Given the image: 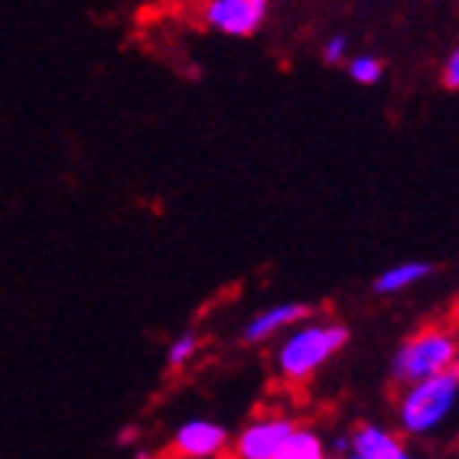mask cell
Returning a JSON list of instances; mask_svg holds the SVG:
<instances>
[{
  "label": "cell",
  "instance_id": "277c9868",
  "mask_svg": "<svg viewBox=\"0 0 459 459\" xmlns=\"http://www.w3.org/2000/svg\"><path fill=\"white\" fill-rule=\"evenodd\" d=\"M271 13V0H205V27L221 36H255Z\"/></svg>",
  "mask_w": 459,
  "mask_h": 459
},
{
  "label": "cell",
  "instance_id": "e0dca14e",
  "mask_svg": "<svg viewBox=\"0 0 459 459\" xmlns=\"http://www.w3.org/2000/svg\"><path fill=\"white\" fill-rule=\"evenodd\" d=\"M450 371H453V375H456V378H459V355H456V362H453V368H450Z\"/></svg>",
  "mask_w": 459,
  "mask_h": 459
},
{
  "label": "cell",
  "instance_id": "30bf717a",
  "mask_svg": "<svg viewBox=\"0 0 459 459\" xmlns=\"http://www.w3.org/2000/svg\"><path fill=\"white\" fill-rule=\"evenodd\" d=\"M271 459H323V440H319L316 430H307V427L297 424V430L281 443V450Z\"/></svg>",
  "mask_w": 459,
  "mask_h": 459
},
{
  "label": "cell",
  "instance_id": "ba28073f",
  "mask_svg": "<svg viewBox=\"0 0 459 459\" xmlns=\"http://www.w3.org/2000/svg\"><path fill=\"white\" fill-rule=\"evenodd\" d=\"M349 440H352V453H359L362 459H411L398 437L378 424H362Z\"/></svg>",
  "mask_w": 459,
  "mask_h": 459
},
{
  "label": "cell",
  "instance_id": "2e32d148",
  "mask_svg": "<svg viewBox=\"0 0 459 459\" xmlns=\"http://www.w3.org/2000/svg\"><path fill=\"white\" fill-rule=\"evenodd\" d=\"M134 459H160V456H153V453H137Z\"/></svg>",
  "mask_w": 459,
  "mask_h": 459
},
{
  "label": "cell",
  "instance_id": "9c48e42d",
  "mask_svg": "<svg viewBox=\"0 0 459 459\" xmlns=\"http://www.w3.org/2000/svg\"><path fill=\"white\" fill-rule=\"evenodd\" d=\"M433 274L430 261H401V264H391L388 271H381L378 281H375V290L378 293H404L417 283H424Z\"/></svg>",
  "mask_w": 459,
  "mask_h": 459
},
{
  "label": "cell",
  "instance_id": "6da1fadb",
  "mask_svg": "<svg viewBox=\"0 0 459 459\" xmlns=\"http://www.w3.org/2000/svg\"><path fill=\"white\" fill-rule=\"evenodd\" d=\"M345 342H349V329L342 323H297L277 345L274 365L281 378L300 385L313 378L333 355L342 352Z\"/></svg>",
  "mask_w": 459,
  "mask_h": 459
},
{
  "label": "cell",
  "instance_id": "8fae6325",
  "mask_svg": "<svg viewBox=\"0 0 459 459\" xmlns=\"http://www.w3.org/2000/svg\"><path fill=\"white\" fill-rule=\"evenodd\" d=\"M195 355H199V336H195V333H183V336H177L167 345V365L173 371L186 368Z\"/></svg>",
  "mask_w": 459,
  "mask_h": 459
},
{
  "label": "cell",
  "instance_id": "7c38bea8",
  "mask_svg": "<svg viewBox=\"0 0 459 459\" xmlns=\"http://www.w3.org/2000/svg\"><path fill=\"white\" fill-rule=\"evenodd\" d=\"M349 79L359 85H375L381 79V62L375 56H352L349 59Z\"/></svg>",
  "mask_w": 459,
  "mask_h": 459
},
{
  "label": "cell",
  "instance_id": "9a60e30c",
  "mask_svg": "<svg viewBox=\"0 0 459 459\" xmlns=\"http://www.w3.org/2000/svg\"><path fill=\"white\" fill-rule=\"evenodd\" d=\"M134 433H137V430H134V427H124V430L117 433V440H121V443H131V437H134Z\"/></svg>",
  "mask_w": 459,
  "mask_h": 459
},
{
  "label": "cell",
  "instance_id": "7a4b0ae2",
  "mask_svg": "<svg viewBox=\"0 0 459 459\" xmlns=\"http://www.w3.org/2000/svg\"><path fill=\"white\" fill-rule=\"evenodd\" d=\"M456 401H459V378L453 371H443V375H433V378L407 385L398 407L401 430L411 433V437H427V433H433L437 427L446 424V417L453 414Z\"/></svg>",
  "mask_w": 459,
  "mask_h": 459
},
{
  "label": "cell",
  "instance_id": "ac0fdd59",
  "mask_svg": "<svg viewBox=\"0 0 459 459\" xmlns=\"http://www.w3.org/2000/svg\"><path fill=\"white\" fill-rule=\"evenodd\" d=\"M342 459H362V456H359V453H345Z\"/></svg>",
  "mask_w": 459,
  "mask_h": 459
},
{
  "label": "cell",
  "instance_id": "8992f818",
  "mask_svg": "<svg viewBox=\"0 0 459 459\" xmlns=\"http://www.w3.org/2000/svg\"><path fill=\"white\" fill-rule=\"evenodd\" d=\"M225 450H229V430L205 417L179 424L169 440V453L177 459H219Z\"/></svg>",
  "mask_w": 459,
  "mask_h": 459
},
{
  "label": "cell",
  "instance_id": "4fadbf2b",
  "mask_svg": "<svg viewBox=\"0 0 459 459\" xmlns=\"http://www.w3.org/2000/svg\"><path fill=\"white\" fill-rule=\"evenodd\" d=\"M345 56H349V36L345 33L329 36L326 46H323V59H326L329 65H339V62H345Z\"/></svg>",
  "mask_w": 459,
  "mask_h": 459
},
{
  "label": "cell",
  "instance_id": "5b68a950",
  "mask_svg": "<svg viewBox=\"0 0 459 459\" xmlns=\"http://www.w3.org/2000/svg\"><path fill=\"white\" fill-rule=\"evenodd\" d=\"M293 430H297V420H290V417H281V414L255 417L231 440V453H235V459H271Z\"/></svg>",
  "mask_w": 459,
  "mask_h": 459
},
{
  "label": "cell",
  "instance_id": "5bb4252c",
  "mask_svg": "<svg viewBox=\"0 0 459 459\" xmlns=\"http://www.w3.org/2000/svg\"><path fill=\"white\" fill-rule=\"evenodd\" d=\"M443 85L446 89H459V46L450 53L446 65H443Z\"/></svg>",
  "mask_w": 459,
  "mask_h": 459
},
{
  "label": "cell",
  "instance_id": "3957f363",
  "mask_svg": "<svg viewBox=\"0 0 459 459\" xmlns=\"http://www.w3.org/2000/svg\"><path fill=\"white\" fill-rule=\"evenodd\" d=\"M459 355V342L446 329H424L398 345V352L391 359V378L398 385H414V381L433 378L450 371Z\"/></svg>",
  "mask_w": 459,
  "mask_h": 459
},
{
  "label": "cell",
  "instance_id": "d6986e66",
  "mask_svg": "<svg viewBox=\"0 0 459 459\" xmlns=\"http://www.w3.org/2000/svg\"><path fill=\"white\" fill-rule=\"evenodd\" d=\"M323 459H326V456H323Z\"/></svg>",
  "mask_w": 459,
  "mask_h": 459
},
{
  "label": "cell",
  "instance_id": "52a82bcc",
  "mask_svg": "<svg viewBox=\"0 0 459 459\" xmlns=\"http://www.w3.org/2000/svg\"><path fill=\"white\" fill-rule=\"evenodd\" d=\"M309 316V307L307 303H274V307H264L261 313H255V316L247 319L245 329H241V339L245 342H267V339L281 336V333H287V329H293L297 323H303V319Z\"/></svg>",
  "mask_w": 459,
  "mask_h": 459
}]
</instances>
